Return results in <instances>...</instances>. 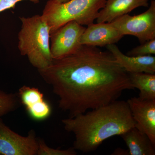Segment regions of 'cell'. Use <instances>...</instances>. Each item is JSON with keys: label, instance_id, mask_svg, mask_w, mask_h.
Instances as JSON below:
<instances>
[{"label": "cell", "instance_id": "obj_5", "mask_svg": "<svg viewBox=\"0 0 155 155\" xmlns=\"http://www.w3.org/2000/svg\"><path fill=\"white\" fill-rule=\"evenodd\" d=\"M125 36L133 35L141 44L155 38V1L152 0L149 8L135 16L126 14L110 22Z\"/></svg>", "mask_w": 155, "mask_h": 155}, {"label": "cell", "instance_id": "obj_15", "mask_svg": "<svg viewBox=\"0 0 155 155\" xmlns=\"http://www.w3.org/2000/svg\"><path fill=\"white\" fill-rule=\"evenodd\" d=\"M20 104L18 94L0 91V118L16 110Z\"/></svg>", "mask_w": 155, "mask_h": 155}, {"label": "cell", "instance_id": "obj_11", "mask_svg": "<svg viewBox=\"0 0 155 155\" xmlns=\"http://www.w3.org/2000/svg\"><path fill=\"white\" fill-rule=\"evenodd\" d=\"M149 0H107L100 10L97 23L111 22L139 7H148Z\"/></svg>", "mask_w": 155, "mask_h": 155}, {"label": "cell", "instance_id": "obj_17", "mask_svg": "<svg viewBox=\"0 0 155 155\" xmlns=\"http://www.w3.org/2000/svg\"><path fill=\"white\" fill-rule=\"evenodd\" d=\"M155 54V38L141 44L127 53L129 56L152 55Z\"/></svg>", "mask_w": 155, "mask_h": 155}, {"label": "cell", "instance_id": "obj_16", "mask_svg": "<svg viewBox=\"0 0 155 155\" xmlns=\"http://www.w3.org/2000/svg\"><path fill=\"white\" fill-rule=\"evenodd\" d=\"M38 155H75V150L73 147L67 150L55 149L48 146L43 140L38 138Z\"/></svg>", "mask_w": 155, "mask_h": 155}, {"label": "cell", "instance_id": "obj_14", "mask_svg": "<svg viewBox=\"0 0 155 155\" xmlns=\"http://www.w3.org/2000/svg\"><path fill=\"white\" fill-rule=\"evenodd\" d=\"M17 94L27 111L36 107L45 101L43 94L35 87L24 85L19 88Z\"/></svg>", "mask_w": 155, "mask_h": 155}, {"label": "cell", "instance_id": "obj_20", "mask_svg": "<svg viewBox=\"0 0 155 155\" xmlns=\"http://www.w3.org/2000/svg\"><path fill=\"white\" fill-rule=\"evenodd\" d=\"M58 2L60 3H64L66 2H68L69 0H55Z\"/></svg>", "mask_w": 155, "mask_h": 155}, {"label": "cell", "instance_id": "obj_10", "mask_svg": "<svg viewBox=\"0 0 155 155\" xmlns=\"http://www.w3.org/2000/svg\"><path fill=\"white\" fill-rule=\"evenodd\" d=\"M116 61L127 73L155 74V57L152 55L129 56L124 54L115 44L106 46Z\"/></svg>", "mask_w": 155, "mask_h": 155}, {"label": "cell", "instance_id": "obj_7", "mask_svg": "<svg viewBox=\"0 0 155 155\" xmlns=\"http://www.w3.org/2000/svg\"><path fill=\"white\" fill-rule=\"evenodd\" d=\"M38 138L31 130L22 136L11 130L0 118V155H36Z\"/></svg>", "mask_w": 155, "mask_h": 155}, {"label": "cell", "instance_id": "obj_4", "mask_svg": "<svg viewBox=\"0 0 155 155\" xmlns=\"http://www.w3.org/2000/svg\"><path fill=\"white\" fill-rule=\"evenodd\" d=\"M107 0H69L64 3L49 0L41 17L49 28L50 34L62 25L71 21L80 25L93 23Z\"/></svg>", "mask_w": 155, "mask_h": 155}, {"label": "cell", "instance_id": "obj_12", "mask_svg": "<svg viewBox=\"0 0 155 155\" xmlns=\"http://www.w3.org/2000/svg\"><path fill=\"white\" fill-rule=\"evenodd\" d=\"M128 148L129 155H155V145L145 134L132 127L121 135Z\"/></svg>", "mask_w": 155, "mask_h": 155}, {"label": "cell", "instance_id": "obj_6", "mask_svg": "<svg viewBox=\"0 0 155 155\" xmlns=\"http://www.w3.org/2000/svg\"><path fill=\"white\" fill-rule=\"evenodd\" d=\"M75 21H69L50 34V51L53 59L75 52L81 45V38L85 29Z\"/></svg>", "mask_w": 155, "mask_h": 155}, {"label": "cell", "instance_id": "obj_3", "mask_svg": "<svg viewBox=\"0 0 155 155\" xmlns=\"http://www.w3.org/2000/svg\"><path fill=\"white\" fill-rule=\"evenodd\" d=\"M21 27L18 35V48L38 70L49 66L53 58L50 51L49 28L41 15L19 17Z\"/></svg>", "mask_w": 155, "mask_h": 155}, {"label": "cell", "instance_id": "obj_1", "mask_svg": "<svg viewBox=\"0 0 155 155\" xmlns=\"http://www.w3.org/2000/svg\"><path fill=\"white\" fill-rule=\"evenodd\" d=\"M38 70L69 118L107 105L125 91L134 89L112 53L97 47L81 45L75 52L53 59L49 66Z\"/></svg>", "mask_w": 155, "mask_h": 155}, {"label": "cell", "instance_id": "obj_19", "mask_svg": "<svg viewBox=\"0 0 155 155\" xmlns=\"http://www.w3.org/2000/svg\"><path fill=\"white\" fill-rule=\"evenodd\" d=\"M113 155H129V153H128V150H125L118 148V149L115 150Z\"/></svg>", "mask_w": 155, "mask_h": 155}, {"label": "cell", "instance_id": "obj_8", "mask_svg": "<svg viewBox=\"0 0 155 155\" xmlns=\"http://www.w3.org/2000/svg\"><path fill=\"white\" fill-rule=\"evenodd\" d=\"M135 127L148 136L155 145V100L130 98L127 101Z\"/></svg>", "mask_w": 155, "mask_h": 155}, {"label": "cell", "instance_id": "obj_18", "mask_svg": "<svg viewBox=\"0 0 155 155\" xmlns=\"http://www.w3.org/2000/svg\"><path fill=\"white\" fill-rule=\"evenodd\" d=\"M30 1L34 4H38L40 0H0V13L11 8H14L16 4L22 1Z\"/></svg>", "mask_w": 155, "mask_h": 155}, {"label": "cell", "instance_id": "obj_13", "mask_svg": "<svg viewBox=\"0 0 155 155\" xmlns=\"http://www.w3.org/2000/svg\"><path fill=\"white\" fill-rule=\"evenodd\" d=\"M128 74L134 88L139 91L138 98L142 100H155V74L134 72Z\"/></svg>", "mask_w": 155, "mask_h": 155}, {"label": "cell", "instance_id": "obj_9", "mask_svg": "<svg viewBox=\"0 0 155 155\" xmlns=\"http://www.w3.org/2000/svg\"><path fill=\"white\" fill-rule=\"evenodd\" d=\"M124 36L110 22L93 23L85 28L80 43L81 45L102 47L115 44Z\"/></svg>", "mask_w": 155, "mask_h": 155}, {"label": "cell", "instance_id": "obj_2", "mask_svg": "<svg viewBox=\"0 0 155 155\" xmlns=\"http://www.w3.org/2000/svg\"><path fill=\"white\" fill-rule=\"evenodd\" d=\"M62 122L65 130L75 135L73 148L85 153L94 151L106 140L121 136L136 125L127 102L118 100Z\"/></svg>", "mask_w": 155, "mask_h": 155}]
</instances>
